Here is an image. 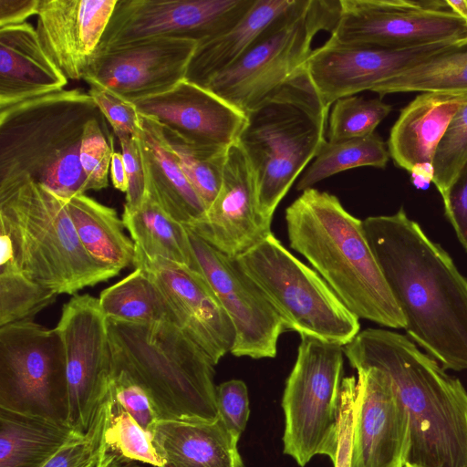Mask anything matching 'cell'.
<instances>
[{
	"label": "cell",
	"instance_id": "1",
	"mask_svg": "<svg viewBox=\"0 0 467 467\" xmlns=\"http://www.w3.org/2000/svg\"><path fill=\"white\" fill-rule=\"evenodd\" d=\"M363 226L408 337L443 368L467 369V279L451 257L403 207Z\"/></svg>",
	"mask_w": 467,
	"mask_h": 467
},
{
	"label": "cell",
	"instance_id": "2",
	"mask_svg": "<svg viewBox=\"0 0 467 467\" xmlns=\"http://www.w3.org/2000/svg\"><path fill=\"white\" fill-rule=\"evenodd\" d=\"M357 370L376 368L390 379L410 424L405 464L467 467V392L408 336L381 328L360 331L343 347Z\"/></svg>",
	"mask_w": 467,
	"mask_h": 467
},
{
	"label": "cell",
	"instance_id": "3",
	"mask_svg": "<svg viewBox=\"0 0 467 467\" xmlns=\"http://www.w3.org/2000/svg\"><path fill=\"white\" fill-rule=\"evenodd\" d=\"M290 247L302 254L358 318L404 328L397 305L367 239L363 221L337 196L303 191L285 209Z\"/></svg>",
	"mask_w": 467,
	"mask_h": 467
},
{
	"label": "cell",
	"instance_id": "4",
	"mask_svg": "<svg viewBox=\"0 0 467 467\" xmlns=\"http://www.w3.org/2000/svg\"><path fill=\"white\" fill-rule=\"evenodd\" d=\"M112 375L121 373L150 396L160 420L219 418L214 364L181 327L108 319Z\"/></svg>",
	"mask_w": 467,
	"mask_h": 467
},
{
	"label": "cell",
	"instance_id": "5",
	"mask_svg": "<svg viewBox=\"0 0 467 467\" xmlns=\"http://www.w3.org/2000/svg\"><path fill=\"white\" fill-rule=\"evenodd\" d=\"M104 117L69 89L0 108V182L26 174L67 202L88 191L79 154L86 124Z\"/></svg>",
	"mask_w": 467,
	"mask_h": 467
},
{
	"label": "cell",
	"instance_id": "6",
	"mask_svg": "<svg viewBox=\"0 0 467 467\" xmlns=\"http://www.w3.org/2000/svg\"><path fill=\"white\" fill-rule=\"evenodd\" d=\"M329 108L304 69L245 113L237 139L253 172L258 210L271 223L296 179L326 142Z\"/></svg>",
	"mask_w": 467,
	"mask_h": 467
},
{
	"label": "cell",
	"instance_id": "7",
	"mask_svg": "<svg viewBox=\"0 0 467 467\" xmlns=\"http://www.w3.org/2000/svg\"><path fill=\"white\" fill-rule=\"evenodd\" d=\"M0 230L21 272L57 296H74L119 274L88 254L66 202L26 174L0 182Z\"/></svg>",
	"mask_w": 467,
	"mask_h": 467
},
{
	"label": "cell",
	"instance_id": "8",
	"mask_svg": "<svg viewBox=\"0 0 467 467\" xmlns=\"http://www.w3.org/2000/svg\"><path fill=\"white\" fill-rule=\"evenodd\" d=\"M280 317L285 330L346 346L360 332L358 317L327 283L272 233L235 258Z\"/></svg>",
	"mask_w": 467,
	"mask_h": 467
},
{
	"label": "cell",
	"instance_id": "9",
	"mask_svg": "<svg viewBox=\"0 0 467 467\" xmlns=\"http://www.w3.org/2000/svg\"><path fill=\"white\" fill-rule=\"evenodd\" d=\"M339 0H296L234 64L204 87L243 113L298 74L320 30L337 26Z\"/></svg>",
	"mask_w": 467,
	"mask_h": 467
},
{
	"label": "cell",
	"instance_id": "10",
	"mask_svg": "<svg viewBox=\"0 0 467 467\" xmlns=\"http://www.w3.org/2000/svg\"><path fill=\"white\" fill-rule=\"evenodd\" d=\"M343 365L342 346L301 337L282 398L284 453L300 467L316 455L337 460Z\"/></svg>",
	"mask_w": 467,
	"mask_h": 467
},
{
	"label": "cell",
	"instance_id": "11",
	"mask_svg": "<svg viewBox=\"0 0 467 467\" xmlns=\"http://www.w3.org/2000/svg\"><path fill=\"white\" fill-rule=\"evenodd\" d=\"M0 408L67 422L63 341L33 320L0 327Z\"/></svg>",
	"mask_w": 467,
	"mask_h": 467
},
{
	"label": "cell",
	"instance_id": "12",
	"mask_svg": "<svg viewBox=\"0 0 467 467\" xmlns=\"http://www.w3.org/2000/svg\"><path fill=\"white\" fill-rule=\"evenodd\" d=\"M328 39L353 45L409 48L437 43L467 45V23L446 0H339Z\"/></svg>",
	"mask_w": 467,
	"mask_h": 467
},
{
	"label": "cell",
	"instance_id": "13",
	"mask_svg": "<svg viewBox=\"0 0 467 467\" xmlns=\"http://www.w3.org/2000/svg\"><path fill=\"white\" fill-rule=\"evenodd\" d=\"M55 328L66 356L67 423L84 432L110 390L112 358L108 320L99 298L76 294L63 306Z\"/></svg>",
	"mask_w": 467,
	"mask_h": 467
},
{
	"label": "cell",
	"instance_id": "14",
	"mask_svg": "<svg viewBox=\"0 0 467 467\" xmlns=\"http://www.w3.org/2000/svg\"><path fill=\"white\" fill-rule=\"evenodd\" d=\"M254 3V0H118L96 54L150 38H182L201 43L234 27Z\"/></svg>",
	"mask_w": 467,
	"mask_h": 467
},
{
	"label": "cell",
	"instance_id": "15",
	"mask_svg": "<svg viewBox=\"0 0 467 467\" xmlns=\"http://www.w3.org/2000/svg\"><path fill=\"white\" fill-rule=\"evenodd\" d=\"M188 234L193 270L205 277L233 324L234 342L230 353L254 359L275 358L278 338L285 330L280 317L235 259L189 229Z\"/></svg>",
	"mask_w": 467,
	"mask_h": 467
},
{
	"label": "cell",
	"instance_id": "16",
	"mask_svg": "<svg viewBox=\"0 0 467 467\" xmlns=\"http://www.w3.org/2000/svg\"><path fill=\"white\" fill-rule=\"evenodd\" d=\"M455 47L437 43L409 48L341 44L330 39L313 49L303 69L323 103L354 96Z\"/></svg>",
	"mask_w": 467,
	"mask_h": 467
},
{
	"label": "cell",
	"instance_id": "17",
	"mask_svg": "<svg viewBox=\"0 0 467 467\" xmlns=\"http://www.w3.org/2000/svg\"><path fill=\"white\" fill-rule=\"evenodd\" d=\"M198 42L159 37L96 54L83 80L134 100L169 90L185 78Z\"/></svg>",
	"mask_w": 467,
	"mask_h": 467
},
{
	"label": "cell",
	"instance_id": "18",
	"mask_svg": "<svg viewBox=\"0 0 467 467\" xmlns=\"http://www.w3.org/2000/svg\"><path fill=\"white\" fill-rule=\"evenodd\" d=\"M350 467H404L410 443L407 410L389 377L357 369Z\"/></svg>",
	"mask_w": 467,
	"mask_h": 467
},
{
	"label": "cell",
	"instance_id": "19",
	"mask_svg": "<svg viewBox=\"0 0 467 467\" xmlns=\"http://www.w3.org/2000/svg\"><path fill=\"white\" fill-rule=\"evenodd\" d=\"M133 265L148 272L171 302L180 327L210 357L214 365L234 342V329L218 297L199 272L135 245Z\"/></svg>",
	"mask_w": 467,
	"mask_h": 467
},
{
	"label": "cell",
	"instance_id": "20",
	"mask_svg": "<svg viewBox=\"0 0 467 467\" xmlns=\"http://www.w3.org/2000/svg\"><path fill=\"white\" fill-rule=\"evenodd\" d=\"M186 227L234 259L272 234L271 223L259 213L254 178L237 142L228 149L216 198L201 219Z\"/></svg>",
	"mask_w": 467,
	"mask_h": 467
},
{
	"label": "cell",
	"instance_id": "21",
	"mask_svg": "<svg viewBox=\"0 0 467 467\" xmlns=\"http://www.w3.org/2000/svg\"><path fill=\"white\" fill-rule=\"evenodd\" d=\"M132 103L140 115L203 148L228 149L237 141L246 121L244 113L185 78L169 90Z\"/></svg>",
	"mask_w": 467,
	"mask_h": 467
},
{
	"label": "cell",
	"instance_id": "22",
	"mask_svg": "<svg viewBox=\"0 0 467 467\" xmlns=\"http://www.w3.org/2000/svg\"><path fill=\"white\" fill-rule=\"evenodd\" d=\"M118 0H39L36 33L68 79H83Z\"/></svg>",
	"mask_w": 467,
	"mask_h": 467
},
{
	"label": "cell",
	"instance_id": "23",
	"mask_svg": "<svg viewBox=\"0 0 467 467\" xmlns=\"http://www.w3.org/2000/svg\"><path fill=\"white\" fill-rule=\"evenodd\" d=\"M67 78L28 23L0 27V108L63 90Z\"/></svg>",
	"mask_w": 467,
	"mask_h": 467
},
{
	"label": "cell",
	"instance_id": "24",
	"mask_svg": "<svg viewBox=\"0 0 467 467\" xmlns=\"http://www.w3.org/2000/svg\"><path fill=\"white\" fill-rule=\"evenodd\" d=\"M467 92H422L403 108L392 126L388 150L395 164L411 172L432 164L438 143Z\"/></svg>",
	"mask_w": 467,
	"mask_h": 467
},
{
	"label": "cell",
	"instance_id": "25",
	"mask_svg": "<svg viewBox=\"0 0 467 467\" xmlns=\"http://www.w3.org/2000/svg\"><path fill=\"white\" fill-rule=\"evenodd\" d=\"M137 140L145 174L146 196L185 226L201 219L206 206L167 145L161 126L140 115Z\"/></svg>",
	"mask_w": 467,
	"mask_h": 467
},
{
	"label": "cell",
	"instance_id": "26",
	"mask_svg": "<svg viewBox=\"0 0 467 467\" xmlns=\"http://www.w3.org/2000/svg\"><path fill=\"white\" fill-rule=\"evenodd\" d=\"M153 445L171 467H244L238 441L223 420H160L152 432Z\"/></svg>",
	"mask_w": 467,
	"mask_h": 467
},
{
	"label": "cell",
	"instance_id": "27",
	"mask_svg": "<svg viewBox=\"0 0 467 467\" xmlns=\"http://www.w3.org/2000/svg\"><path fill=\"white\" fill-rule=\"evenodd\" d=\"M296 0H254L244 16L227 32L197 44L185 79L205 87L242 57Z\"/></svg>",
	"mask_w": 467,
	"mask_h": 467
},
{
	"label": "cell",
	"instance_id": "28",
	"mask_svg": "<svg viewBox=\"0 0 467 467\" xmlns=\"http://www.w3.org/2000/svg\"><path fill=\"white\" fill-rule=\"evenodd\" d=\"M76 431L65 421L0 408V467H43Z\"/></svg>",
	"mask_w": 467,
	"mask_h": 467
},
{
	"label": "cell",
	"instance_id": "29",
	"mask_svg": "<svg viewBox=\"0 0 467 467\" xmlns=\"http://www.w3.org/2000/svg\"><path fill=\"white\" fill-rule=\"evenodd\" d=\"M78 239L99 265L119 273L133 265L135 244L124 233L117 212L85 193L66 202Z\"/></svg>",
	"mask_w": 467,
	"mask_h": 467
},
{
	"label": "cell",
	"instance_id": "30",
	"mask_svg": "<svg viewBox=\"0 0 467 467\" xmlns=\"http://www.w3.org/2000/svg\"><path fill=\"white\" fill-rule=\"evenodd\" d=\"M108 319L141 323H170L180 327L178 317L166 295L150 275L135 270L104 289L99 297Z\"/></svg>",
	"mask_w": 467,
	"mask_h": 467
},
{
	"label": "cell",
	"instance_id": "31",
	"mask_svg": "<svg viewBox=\"0 0 467 467\" xmlns=\"http://www.w3.org/2000/svg\"><path fill=\"white\" fill-rule=\"evenodd\" d=\"M122 221L135 245L149 256H159L194 268L188 229L145 195L141 206L123 212Z\"/></svg>",
	"mask_w": 467,
	"mask_h": 467
},
{
	"label": "cell",
	"instance_id": "32",
	"mask_svg": "<svg viewBox=\"0 0 467 467\" xmlns=\"http://www.w3.org/2000/svg\"><path fill=\"white\" fill-rule=\"evenodd\" d=\"M107 403V417L96 467H123L132 462L164 466V461L153 445L152 434L143 430L113 400L110 390Z\"/></svg>",
	"mask_w": 467,
	"mask_h": 467
},
{
	"label": "cell",
	"instance_id": "33",
	"mask_svg": "<svg viewBox=\"0 0 467 467\" xmlns=\"http://www.w3.org/2000/svg\"><path fill=\"white\" fill-rule=\"evenodd\" d=\"M383 97L398 92H467V45L455 47L374 86Z\"/></svg>",
	"mask_w": 467,
	"mask_h": 467
},
{
	"label": "cell",
	"instance_id": "34",
	"mask_svg": "<svg viewBox=\"0 0 467 467\" xmlns=\"http://www.w3.org/2000/svg\"><path fill=\"white\" fill-rule=\"evenodd\" d=\"M0 327L32 318L57 295L28 279L15 260L11 240L0 230Z\"/></svg>",
	"mask_w": 467,
	"mask_h": 467
},
{
	"label": "cell",
	"instance_id": "35",
	"mask_svg": "<svg viewBox=\"0 0 467 467\" xmlns=\"http://www.w3.org/2000/svg\"><path fill=\"white\" fill-rule=\"evenodd\" d=\"M389 158L385 142L375 133L359 138L326 142L296 184L305 191L343 171L371 166L384 169Z\"/></svg>",
	"mask_w": 467,
	"mask_h": 467
},
{
	"label": "cell",
	"instance_id": "36",
	"mask_svg": "<svg viewBox=\"0 0 467 467\" xmlns=\"http://www.w3.org/2000/svg\"><path fill=\"white\" fill-rule=\"evenodd\" d=\"M161 128L167 145L207 210L220 191L227 151L231 146L228 149L198 147Z\"/></svg>",
	"mask_w": 467,
	"mask_h": 467
},
{
	"label": "cell",
	"instance_id": "37",
	"mask_svg": "<svg viewBox=\"0 0 467 467\" xmlns=\"http://www.w3.org/2000/svg\"><path fill=\"white\" fill-rule=\"evenodd\" d=\"M391 110L392 106L379 99H365L355 95L339 99L328 117L327 140L336 142L373 134Z\"/></svg>",
	"mask_w": 467,
	"mask_h": 467
},
{
	"label": "cell",
	"instance_id": "38",
	"mask_svg": "<svg viewBox=\"0 0 467 467\" xmlns=\"http://www.w3.org/2000/svg\"><path fill=\"white\" fill-rule=\"evenodd\" d=\"M467 161V103L454 115L438 143L432 161V182L444 197Z\"/></svg>",
	"mask_w": 467,
	"mask_h": 467
},
{
	"label": "cell",
	"instance_id": "39",
	"mask_svg": "<svg viewBox=\"0 0 467 467\" xmlns=\"http://www.w3.org/2000/svg\"><path fill=\"white\" fill-rule=\"evenodd\" d=\"M113 153V137L107 130L105 118L92 119L85 126L79 154L88 191L109 186Z\"/></svg>",
	"mask_w": 467,
	"mask_h": 467
},
{
	"label": "cell",
	"instance_id": "40",
	"mask_svg": "<svg viewBox=\"0 0 467 467\" xmlns=\"http://www.w3.org/2000/svg\"><path fill=\"white\" fill-rule=\"evenodd\" d=\"M107 399L100 404L86 431H76L43 467H96L107 417Z\"/></svg>",
	"mask_w": 467,
	"mask_h": 467
},
{
	"label": "cell",
	"instance_id": "41",
	"mask_svg": "<svg viewBox=\"0 0 467 467\" xmlns=\"http://www.w3.org/2000/svg\"><path fill=\"white\" fill-rule=\"evenodd\" d=\"M110 396L146 431L152 434L160 420L148 393L125 375H112Z\"/></svg>",
	"mask_w": 467,
	"mask_h": 467
},
{
	"label": "cell",
	"instance_id": "42",
	"mask_svg": "<svg viewBox=\"0 0 467 467\" xmlns=\"http://www.w3.org/2000/svg\"><path fill=\"white\" fill-rule=\"evenodd\" d=\"M219 418L232 435L239 441L250 414L248 390L240 379H230L216 387Z\"/></svg>",
	"mask_w": 467,
	"mask_h": 467
},
{
	"label": "cell",
	"instance_id": "43",
	"mask_svg": "<svg viewBox=\"0 0 467 467\" xmlns=\"http://www.w3.org/2000/svg\"><path fill=\"white\" fill-rule=\"evenodd\" d=\"M91 96L116 136H135L140 127V115L132 102L127 101L97 84H88Z\"/></svg>",
	"mask_w": 467,
	"mask_h": 467
},
{
	"label": "cell",
	"instance_id": "44",
	"mask_svg": "<svg viewBox=\"0 0 467 467\" xmlns=\"http://www.w3.org/2000/svg\"><path fill=\"white\" fill-rule=\"evenodd\" d=\"M125 165L128 189L124 211L133 212L139 209L146 195L145 174L137 135L118 137Z\"/></svg>",
	"mask_w": 467,
	"mask_h": 467
},
{
	"label": "cell",
	"instance_id": "45",
	"mask_svg": "<svg viewBox=\"0 0 467 467\" xmlns=\"http://www.w3.org/2000/svg\"><path fill=\"white\" fill-rule=\"evenodd\" d=\"M442 201L445 214L462 245L467 250V161Z\"/></svg>",
	"mask_w": 467,
	"mask_h": 467
},
{
	"label": "cell",
	"instance_id": "46",
	"mask_svg": "<svg viewBox=\"0 0 467 467\" xmlns=\"http://www.w3.org/2000/svg\"><path fill=\"white\" fill-rule=\"evenodd\" d=\"M39 0H0V27L26 23L38 13Z\"/></svg>",
	"mask_w": 467,
	"mask_h": 467
},
{
	"label": "cell",
	"instance_id": "47",
	"mask_svg": "<svg viewBox=\"0 0 467 467\" xmlns=\"http://www.w3.org/2000/svg\"><path fill=\"white\" fill-rule=\"evenodd\" d=\"M110 177L113 186L122 192H127L128 180L121 152L114 151L110 162Z\"/></svg>",
	"mask_w": 467,
	"mask_h": 467
},
{
	"label": "cell",
	"instance_id": "48",
	"mask_svg": "<svg viewBox=\"0 0 467 467\" xmlns=\"http://www.w3.org/2000/svg\"><path fill=\"white\" fill-rule=\"evenodd\" d=\"M451 10L467 23V0H446Z\"/></svg>",
	"mask_w": 467,
	"mask_h": 467
},
{
	"label": "cell",
	"instance_id": "49",
	"mask_svg": "<svg viewBox=\"0 0 467 467\" xmlns=\"http://www.w3.org/2000/svg\"><path fill=\"white\" fill-rule=\"evenodd\" d=\"M123 467H143V466L141 465V463L132 462V463H129V464H127V465H125Z\"/></svg>",
	"mask_w": 467,
	"mask_h": 467
},
{
	"label": "cell",
	"instance_id": "50",
	"mask_svg": "<svg viewBox=\"0 0 467 467\" xmlns=\"http://www.w3.org/2000/svg\"><path fill=\"white\" fill-rule=\"evenodd\" d=\"M404 467H413V466H410L409 464H405Z\"/></svg>",
	"mask_w": 467,
	"mask_h": 467
},
{
	"label": "cell",
	"instance_id": "51",
	"mask_svg": "<svg viewBox=\"0 0 467 467\" xmlns=\"http://www.w3.org/2000/svg\"><path fill=\"white\" fill-rule=\"evenodd\" d=\"M162 467H171V466L165 464V465H164V466H162Z\"/></svg>",
	"mask_w": 467,
	"mask_h": 467
}]
</instances>
